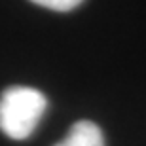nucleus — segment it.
I'll return each instance as SVG.
<instances>
[{"label":"nucleus","instance_id":"obj_1","mask_svg":"<svg viewBox=\"0 0 146 146\" xmlns=\"http://www.w3.org/2000/svg\"><path fill=\"white\" fill-rule=\"evenodd\" d=\"M48 99L34 87L11 86L0 97V129L13 141L31 137L40 123Z\"/></svg>","mask_w":146,"mask_h":146},{"label":"nucleus","instance_id":"obj_2","mask_svg":"<svg viewBox=\"0 0 146 146\" xmlns=\"http://www.w3.org/2000/svg\"><path fill=\"white\" fill-rule=\"evenodd\" d=\"M55 146H104L103 131L89 119H80L68 129L65 139Z\"/></svg>","mask_w":146,"mask_h":146},{"label":"nucleus","instance_id":"obj_3","mask_svg":"<svg viewBox=\"0 0 146 146\" xmlns=\"http://www.w3.org/2000/svg\"><path fill=\"white\" fill-rule=\"evenodd\" d=\"M38 6H44L48 10H55V11H70L74 8L84 2V0H31Z\"/></svg>","mask_w":146,"mask_h":146}]
</instances>
